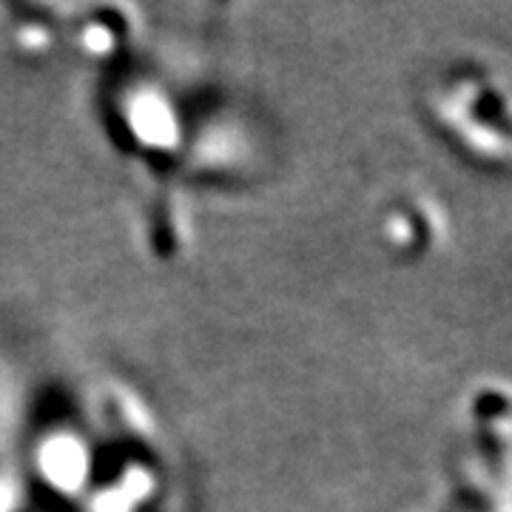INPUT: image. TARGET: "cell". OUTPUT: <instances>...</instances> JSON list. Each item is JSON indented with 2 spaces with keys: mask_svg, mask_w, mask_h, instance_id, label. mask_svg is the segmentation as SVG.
Segmentation results:
<instances>
[]
</instances>
